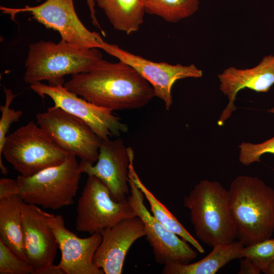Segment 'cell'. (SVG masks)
Masks as SVG:
<instances>
[{
  "instance_id": "obj_1",
  "label": "cell",
  "mask_w": 274,
  "mask_h": 274,
  "mask_svg": "<svg viewBox=\"0 0 274 274\" xmlns=\"http://www.w3.org/2000/svg\"><path fill=\"white\" fill-rule=\"evenodd\" d=\"M63 85L87 101L113 111L143 108L155 96L152 86L120 60L99 59L88 71L72 75Z\"/></svg>"
},
{
  "instance_id": "obj_2",
  "label": "cell",
  "mask_w": 274,
  "mask_h": 274,
  "mask_svg": "<svg viewBox=\"0 0 274 274\" xmlns=\"http://www.w3.org/2000/svg\"><path fill=\"white\" fill-rule=\"evenodd\" d=\"M228 193L236 238L244 246L271 238L274 233V189L258 177L240 175L232 181Z\"/></svg>"
},
{
  "instance_id": "obj_3",
  "label": "cell",
  "mask_w": 274,
  "mask_h": 274,
  "mask_svg": "<svg viewBox=\"0 0 274 274\" xmlns=\"http://www.w3.org/2000/svg\"><path fill=\"white\" fill-rule=\"evenodd\" d=\"M183 205L190 211L197 238L212 247L236 238L228 206V193L218 181L202 180L185 196Z\"/></svg>"
},
{
  "instance_id": "obj_4",
  "label": "cell",
  "mask_w": 274,
  "mask_h": 274,
  "mask_svg": "<svg viewBox=\"0 0 274 274\" xmlns=\"http://www.w3.org/2000/svg\"><path fill=\"white\" fill-rule=\"evenodd\" d=\"M102 58L97 48L84 49L61 40L57 43L41 40L29 46L23 80L30 85L42 81L63 84L64 76L87 72Z\"/></svg>"
},
{
  "instance_id": "obj_5",
  "label": "cell",
  "mask_w": 274,
  "mask_h": 274,
  "mask_svg": "<svg viewBox=\"0 0 274 274\" xmlns=\"http://www.w3.org/2000/svg\"><path fill=\"white\" fill-rule=\"evenodd\" d=\"M68 154L33 121L7 135L2 152V156L25 177L61 164Z\"/></svg>"
},
{
  "instance_id": "obj_6",
  "label": "cell",
  "mask_w": 274,
  "mask_h": 274,
  "mask_svg": "<svg viewBox=\"0 0 274 274\" xmlns=\"http://www.w3.org/2000/svg\"><path fill=\"white\" fill-rule=\"evenodd\" d=\"M82 173L76 156L68 154L61 164L32 176L19 175V196L25 203L56 210L72 204Z\"/></svg>"
},
{
  "instance_id": "obj_7",
  "label": "cell",
  "mask_w": 274,
  "mask_h": 274,
  "mask_svg": "<svg viewBox=\"0 0 274 274\" xmlns=\"http://www.w3.org/2000/svg\"><path fill=\"white\" fill-rule=\"evenodd\" d=\"M76 211V229L90 235L101 234L122 220L136 216L127 199L114 200L106 185L93 175L88 176Z\"/></svg>"
},
{
  "instance_id": "obj_8",
  "label": "cell",
  "mask_w": 274,
  "mask_h": 274,
  "mask_svg": "<svg viewBox=\"0 0 274 274\" xmlns=\"http://www.w3.org/2000/svg\"><path fill=\"white\" fill-rule=\"evenodd\" d=\"M37 124L68 154L93 164L97 160L102 140L79 118L53 106L36 115Z\"/></svg>"
},
{
  "instance_id": "obj_9",
  "label": "cell",
  "mask_w": 274,
  "mask_h": 274,
  "mask_svg": "<svg viewBox=\"0 0 274 274\" xmlns=\"http://www.w3.org/2000/svg\"><path fill=\"white\" fill-rule=\"evenodd\" d=\"M4 14L15 20L16 14L27 12L32 18L60 34L61 40L84 49L100 48L105 42L99 34L89 30L82 23L76 12L73 0H46L34 7L23 8H0Z\"/></svg>"
},
{
  "instance_id": "obj_10",
  "label": "cell",
  "mask_w": 274,
  "mask_h": 274,
  "mask_svg": "<svg viewBox=\"0 0 274 274\" xmlns=\"http://www.w3.org/2000/svg\"><path fill=\"white\" fill-rule=\"evenodd\" d=\"M30 89L42 98L50 97L54 106L84 121L102 140L110 136L119 137L128 130L126 124L113 111L95 105L67 90L62 84L46 85L41 82L31 85Z\"/></svg>"
},
{
  "instance_id": "obj_11",
  "label": "cell",
  "mask_w": 274,
  "mask_h": 274,
  "mask_svg": "<svg viewBox=\"0 0 274 274\" xmlns=\"http://www.w3.org/2000/svg\"><path fill=\"white\" fill-rule=\"evenodd\" d=\"M130 194L127 200L136 216L143 221L147 240L152 248L156 262L186 264L195 259L197 252L189 243L160 223L148 210L144 203V195L128 176Z\"/></svg>"
},
{
  "instance_id": "obj_12",
  "label": "cell",
  "mask_w": 274,
  "mask_h": 274,
  "mask_svg": "<svg viewBox=\"0 0 274 274\" xmlns=\"http://www.w3.org/2000/svg\"><path fill=\"white\" fill-rule=\"evenodd\" d=\"M102 50L135 69L152 86L155 96L163 101L167 110L173 104L172 89L177 81L187 78H199L203 76L202 70L193 64L183 65L154 62L107 42Z\"/></svg>"
},
{
  "instance_id": "obj_13",
  "label": "cell",
  "mask_w": 274,
  "mask_h": 274,
  "mask_svg": "<svg viewBox=\"0 0 274 274\" xmlns=\"http://www.w3.org/2000/svg\"><path fill=\"white\" fill-rule=\"evenodd\" d=\"M134 160V151L126 147L123 140L117 137L102 140L96 164L81 161L80 172L100 179L108 187L112 198L116 201L127 199L129 188V167Z\"/></svg>"
},
{
  "instance_id": "obj_14",
  "label": "cell",
  "mask_w": 274,
  "mask_h": 274,
  "mask_svg": "<svg viewBox=\"0 0 274 274\" xmlns=\"http://www.w3.org/2000/svg\"><path fill=\"white\" fill-rule=\"evenodd\" d=\"M54 214L22 202V220L26 261L35 274L53 264L59 248L48 219Z\"/></svg>"
},
{
  "instance_id": "obj_15",
  "label": "cell",
  "mask_w": 274,
  "mask_h": 274,
  "mask_svg": "<svg viewBox=\"0 0 274 274\" xmlns=\"http://www.w3.org/2000/svg\"><path fill=\"white\" fill-rule=\"evenodd\" d=\"M61 251L57 265L64 274H105L93 263L94 255L102 241L100 233H94L86 238L79 237L67 229L63 217L54 215L48 219Z\"/></svg>"
},
{
  "instance_id": "obj_16",
  "label": "cell",
  "mask_w": 274,
  "mask_h": 274,
  "mask_svg": "<svg viewBox=\"0 0 274 274\" xmlns=\"http://www.w3.org/2000/svg\"><path fill=\"white\" fill-rule=\"evenodd\" d=\"M93 261L105 274H121L126 255L134 242L146 235L144 224L135 216L125 218L106 228Z\"/></svg>"
},
{
  "instance_id": "obj_17",
  "label": "cell",
  "mask_w": 274,
  "mask_h": 274,
  "mask_svg": "<svg viewBox=\"0 0 274 274\" xmlns=\"http://www.w3.org/2000/svg\"><path fill=\"white\" fill-rule=\"evenodd\" d=\"M220 89L228 103L218 121L222 126L236 111L234 101L237 93L245 88L257 92H267L274 85V54L264 57L255 66L237 68L229 66L218 75Z\"/></svg>"
},
{
  "instance_id": "obj_18",
  "label": "cell",
  "mask_w": 274,
  "mask_h": 274,
  "mask_svg": "<svg viewBox=\"0 0 274 274\" xmlns=\"http://www.w3.org/2000/svg\"><path fill=\"white\" fill-rule=\"evenodd\" d=\"M245 246L239 241L219 244L201 260L192 263H167L164 265L163 274H215L230 261L243 257Z\"/></svg>"
},
{
  "instance_id": "obj_19",
  "label": "cell",
  "mask_w": 274,
  "mask_h": 274,
  "mask_svg": "<svg viewBox=\"0 0 274 274\" xmlns=\"http://www.w3.org/2000/svg\"><path fill=\"white\" fill-rule=\"evenodd\" d=\"M22 200L19 195L0 198V239L26 261L22 220Z\"/></svg>"
},
{
  "instance_id": "obj_20",
  "label": "cell",
  "mask_w": 274,
  "mask_h": 274,
  "mask_svg": "<svg viewBox=\"0 0 274 274\" xmlns=\"http://www.w3.org/2000/svg\"><path fill=\"white\" fill-rule=\"evenodd\" d=\"M96 3L114 28L127 35L137 31L143 22V0H98Z\"/></svg>"
},
{
  "instance_id": "obj_21",
  "label": "cell",
  "mask_w": 274,
  "mask_h": 274,
  "mask_svg": "<svg viewBox=\"0 0 274 274\" xmlns=\"http://www.w3.org/2000/svg\"><path fill=\"white\" fill-rule=\"evenodd\" d=\"M128 176L143 193L149 203L152 215L167 229L191 245L197 252L203 253L204 250L199 243L143 183L134 169L133 160L129 165Z\"/></svg>"
},
{
  "instance_id": "obj_22",
  "label": "cell",
  "mask_w": 274,
  "mask_h": 274,
  "mask_svg": "<svg viewBox=\"0 0 274 274\" xmlns=\"http://www.w3.org/2000/svg\"><path fill=\"white\" fill-rule=\"evenodd\" d=\"M145 13L177 23L194 14L199 0H143Z\"/></svg>"
},
{
  "instance_id": "obj_23",
  "label": "cell",
  "mask_w": 274,
  "mask_h": 274,
  "mask_svg": "<svg viewBox=\"0 0 274 274\" xmlns=\"http://www.w3.org/2000/svg\"><path fill=\"white\" fill-rule=\"evenodd\" d=\"M6 100L4 106H0L2 116L0 119V168L2 173L4 175L8 174V169L2 161V152L7 137V133L11 124L18 122L22 115V112L10 108L13 99L16 94L13 93L11 89L4 87Z\"/></svg>"
},
{
  "instance_id": "obj_24",
  "label": "cell",
  "mask_w": 274,
  "mask_h": 274,
  "mask_svg": "<svg viewBox=\"0 0 274 274\" xmlns=\"http://www.w3.org/2000/svg\"><path fill=\"white\" fill-rule=\"evenodd\" d=\"M243 257L250 259L261 272L274 261V238H269L260 242L245 246Z\"/></svg>"
},
{
  "instance_id": "obj_25",
  "label": "cell",
  "mask_w": 274,
  "mask_h": 274,
  "mask_svg": "<svg viewBox=\"0 0 274 274\" xmlns=\"http://www.w3.org/2000/svg\"><path fill=\"white\" fill-rule=\"evenodd\" d=\"M0 274H35V271L0 239Z\"/></svg>"
},
{
  "instance_id": "obj_26",
  "label": "cell",
  "mask_w": 274,
  "mask_h": 274,
  "mask_svg": "<svg viewBox=\"0 0 274 274\" xmlns=\"http://www.w3.org/2000/svg\"><path fill=\"white\" fill-rule=\"evenodd\" d=\"M238 147L239 162L248 166L253 163L260 162V157L264 154H274V136L259 144L243 142Z\"/></svg>"
},
{
  "instance_id": "obj_27",
  "label": "cell",
  "mask_w": 274,
  "mask_h": 274,
  "mask_svg": "<svg viewBox=\"0 0 274 274\" xmlns=\"http://www.w3.org/2000/svg\"><path fill=\"white\" fill-rule=\"evenodd\" d=\"M20 186L17 179H0V198L13 195H19Z\"/></svg>"
},
{
  "instance_id": "obj_28",
  "label": "cell",
  "mask_w": 274,
  "mask_h": 274,
  "mask_svg": "<svg viewBox=\"0 0 274 274\" xmlns=\"http://www.w3.org/2000/svg\"><path fill=\"white\" fill-rule=\"evenodd\" d=\"M239 274H259L261 272L257 269L252 261L247 257L240 258Z\"/></svg>"
},
{
  "instance_id": "obj_29",
  "label": "cell",
  "mask_w": 274,
  "mask_h": 274,
  "mask_svg": "<svg viewBox=\"0 0 274 274\" xmlns=\"http://www.w3.org/2000/svg\"><path fill=\"white\" fill-rule=\"evenodd\" d=\"M36 1L38 2L41 1V0H36ZM97 1L98 0H86V2L89 9L90 14V18H91L92 24L95 27L99 28L101 30V32L104 34V32L103 31V30H102L96 17V11L95 9V2Z\"/></svg>"
},
{
  "instance_id": "obj_30",
  "label": "cell",
  "mask_w": 274,
  "mask_h": 274,
  "mask_svg": "<svg viewBox=\"0 0 274 274\" xmlns=\"http://www.w3.org/2000/svg\"><path fill=\"white\" fill-rule=\"evenodd\" d=\"M38 274H64L63 271L60 269L57 265L54 264L49 266L41 270Z\"/></svg>"
},
{
  "instance_id": "obj_31",
  "label": "cell",
  "mask_w": 274,
  "mask_h": 274,
  "mask_svg": "<svg viewBox=\"0 0 274 274\" xmlns=\"http://www.w3.org/2000/svg\"><path fill=\"white\" fill-rule=\"evenodd\" d=\"M262 272L265 274H274V261L265 267Z\"/></svg>"
},
{
  "instance_id": "obj_32",
  "label": "cell",
  "mask_w": 274,
  "mask_h": 274,
  "mask_svg": "<svg viewBox=\"0 0 274 274\" xmlns=\"http://www.w3.org/2000/svg\"><path fill=\"white\" fill-rule=\"evenodd\" d=\"M267 111L269 113H273L274 114V107L272 108L271 109H269L267 110Z\"/></svg>"
}]
</instances>
